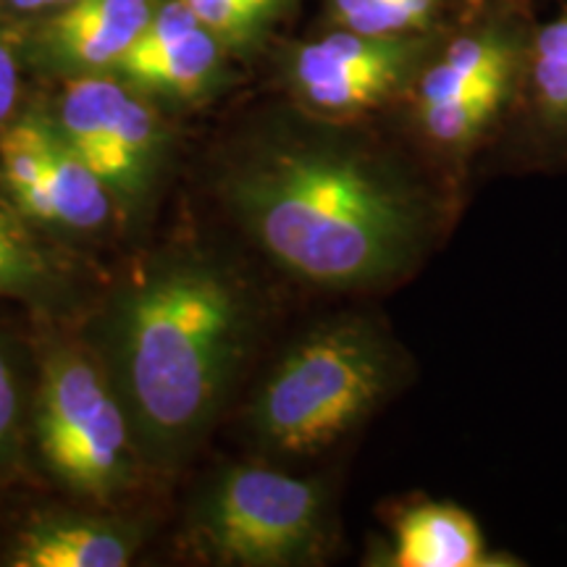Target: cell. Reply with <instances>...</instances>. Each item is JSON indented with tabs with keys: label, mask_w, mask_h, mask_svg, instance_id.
Instances as JSON below:
<instances>
[{
	"label": "cell",
	"mask_w": 567,
	"mask_h": 567,
	"mask_svg": "<svg viewBox=\"0 0 567 567\" xmlns=\"http://www.w3.org/2000/svg\"><path fill=\"white\" fill-rule=\"evenodd\" d=\"M439 32L386 38L316 21L302 34H281L258 71L266 74L271 95L310 116L339 124H386Z\"/></svg>",
	"instance_id": "cell-8"
},
{
	"label": "cell",
	"mask_w": 567,
	"mask_h": 567,
	"mask_svg": "<svg viewBox=\"0 0 567 567\" xmlns=\"http://www.w3.org/2000/svg\"><path fill=\"white\" fill-rule=\"evenodd\" d=\"M502 134L542 163L567 158V0L536 21L520 92Z\"/></svg>",
	"instance_id": "cell-15"
},
{
	"label": "cell",
	"mask_w": 567,
	"mask_h": 567,
	"mask_svg": "<svg viewBox=\"0 0 567 567\" xmlns=\"http://www.w3.org/2000/svg\"><path fill=\"white\" fill-rule=\"evenodd\" d=\"M210 27L243 66L258 71L260 61L287 34L308 0H182Z\"/></svg>",
	"instance_id": "cell-17"
},
{
	"label": "cell",
	"mask_w": 567,
	"mask_h": 567,
	"mask_svg": "<svg viewBox=\"0 0 567 567\" xmlns=\"http://www.w3.org/2000/svg\"><path fill=\"white\" fill-rule=\"evenodd\" d=\"M210 195L266 266L326 295L410 279L452 205L386 124L326 122L279 95L216 147Z\"/></svg>",
	"instance_id": "cell-1"
},
{
	"label": "cell",
	"mask_w": 567,
	"mask_h": 567,
	"mask_svg": "<svg viewBox=\"0 0 567 567\" xmlns=\"http://www.w3.org/2000/svg\"><path fill=\"white\" fill-rule=\"evenodd\" d=\"M113 74L187 122L229 101L250 71L182 0H158L145 32Z\"/></svg>",
	"instance_id": "cell-10"
},
{
	"label": "cell",
	"mask_w": 567,
	"mask_h": 567,
	"mask_svg": "<svg viewBox=\"0 0 567 567\" xmlns=\"http://www.w3.org/2000/svg\"><path fill=\"white\" fill-rule=\"evenodd\" d=\"M34 381L38 334L17 329L9 316L0 313V484L27 463Z\"/></svg>",
	"instance_id": "cell-16"
},
{
	"label": "cell",
	"mask_w": 567,
	"mask_h": 567,
	"mask_svg": "<svg viewBox=\"0 0 567 567\" xmlns=\"http://www.w3.org/2000/svg\"><path fill=\"white\" fill-rule=\"evenodd\" d=\"M375 567H505L520 565L488 549L478 520L455 502L415 499L394 509L386 536L368 551Z\"/></svg>",
	"instance_id": "cell-14"
},
{
	"label": "cell",
	"mask_w": 567,
	"mask_h": 567,
	"mask_svg": "<svg viewBox=\"0 0 567 567\" xmlns=\"http://www.w3.org/2000/svg\"><path fill=\"white\" fill-rule=\"evenodd\" d=\"M95 292L84 255L42 234L0 195V302L40 323H74Z\"/></svg>",
	"instance_id": "cell-12"
},
{
	"label": "cell",
	"mask_w": 567,
	"mask_h": 567,
	"mask_svg": "<svg viewBox=\"0 0 567 567\" xmlns=\"http://www.w3.org/2000/svg\"><path fill=\"white\" fill-rule=\"evenodd\" d=\"M182 542L218 567L323 565L337 544L334 492L274 460H234L197 484Z\"/></svg>",
	"instance_id": "cell-6"
},
{
	"label": "cell",
	"mask_w": 567,
	"mask_h": 567,
	"mask_svg": "<svg viewBox=\"0 0 567 567\" xmlns=\"http://www.w3.org/2000/svg\"><path fill=\"white\" fill-rule=\"evenodd\" d=\"M48 116L116 205L122 234L142 237L172 189L184 122L116 74L38 84Z\"/></svg>",
	"instance_id": "cell-7"
},
{
	"label": "cell",
	"mask_w": 567,
	"mask_h": 567,
	"mask_svg": "<svg viewBox=\"0 0 567 567\" xmlns=\"http://www.w3.org/2000/svg\"><path fill=\"white\" fill-rule=\"evenodd\" d=\"M27 463L80 505L118 507L151 473L122 396L74 323H38Z\"/></svg>",
	"instance_id": "cell-5"
},
{
	"label": "cell",
	"mask_w": 567,
	"mask_h": 567,
	"mask_svg": "<svg viewBox=\"0 0 567 567\" xmlns=\"http://www.w3.org/2000/svg\"><path fill=\"white\" fill-rule=\"evenodd\" d=\"M151 538V526L116 507L71 502L27 517L0 563L9 567H126Z\"/></svg>",
	"instance_id": "cell-13"
},
{
	"label": "cell",
	"mask_w": 567,
	"mask_h": 567,
	"mask_svg": "<svg viewBox=\"0 0 567 567\" xmlns=\"http://www.w3.org/2000/svg\"><path fill=\"white\" fill-rule=\"evenodd\" d=\"M405 373V352L379 316L321 318L255 381L239 408V434L258 457L313 463L358 434L400 392Z\"/></svg>",
	"instance_id": "cell-3"
},
{
	"label": "cell",
	"mask_w": 567,
	"mask_h": 567,
	"mask_svg": "<svg viewBox=\"0 0 567 567\" xmlns=\"http://www.w3.org/2000/svg\"><path fill=\"white\" fill-rule=\"evenodd\" d=\"M69 3L71 0H0V11L17 21L19 27H27L32 21L51 17Z\"/></svg>",
	"instance_id": "cell-20"
},
{
	"label": "cell",
	"mask_w": 567,
	"mask_h": 567,
	"mask_svg": "<svg viewBox=\"0 0 567 567\" xmlns=\"http://www.w3.org/2000/svg\"><path fill=\"white\" fill-rule=\"evenodd\" d=\"M34 87L21 48V27L0 11V132L30 103Z\"/></svg>",
	"instance_id": "cell-19"
},
{
	"label": "cell",
	"mask_w": 567,
	"mask_h": 567,
	"mask_svg": "<svg viewBox=\"0 0 567 567\" xmlns=\"http://www.w3.org/2000/svg\"><path fill=\"white\" fill-rule=\"evenodd\" d=\"M122 396L151 476H176L221 423L266 329L243 260L182 234L97 287L76 321Z\"/></svg>",
	"instance_id": "cell-2"
},
{
	"label": "cell",
	"mask_w": 567,
	"mask_h": 567,
	"mask_svg": "<svg viewBox=\"0 0 567 567\" xmlns=\"http://www.w3.org/2000/svg\"><path fill=\"white\" fill-rule=\"evenodd\" d=\"M158 0H71L51 17L21 27L34 84L113 74L145 32Z\"/></svg>",
	"instance_id": "cell-11"
},
{
	"label": "cell",
	"mask_w": 567,
	"mask_h": 567,
	"mask_svg": "<svg viewBox=\"0 0 567 567\" xmlns=\"http://www.w3.org/2000/svg\"><path fill=\"white\" fill-rule=\"evenodd\" d=\"M463 6L465 0H318V21L386 38H415L442 30Z\"/></svg>",
	"instance_id": "cell-18"
},
{
	"label": "cell",
	"mask_w": 567,
	"mask_h": 567,
	"mask_svg": "<svg viewBox=\"0 0 567 567\" xmlns=\"http://www.w3.org/2000/svg\"><path fill=\"white\" fill-rule=\"evenodd\" d=\"M0 195L69 250L124 239L111 195L48 116L38 87L0 132Z\"/></svg>",
	"instance_id": "cell-9"
},
{
	"label": "cell",
	"mask_w": 567,
	"mask_h": 567,
	"mask_svg": "<svg viewBox=\"0 0 567 567\" xmlns=\"http://www.w3.org/2000/svg\"><path fill=\"white\" fill-rule=\"evenodd\" d=\"M534 0H465L386 118L452 203L515 109L536 27Z\"/></svg>",
	"instance_id": "cell-4"
}]
</instances>
